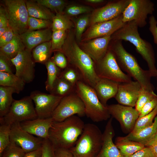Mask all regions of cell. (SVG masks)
Instances as JSON below:
<instances>
[{"instance_id":"cell-1","label":"cell","mask_w":157,"mask_h":157,"mask_svg":"<svg viewBox=\"0 0 157 157\" xmlns=\"http://www.w3.org/2000/svg\"><path fill=\"white\" fill-rule=\"evenodd\" d=\"M69 64L81 73L83 81L93 88L99 79L95 69V64L91 58L78 46L73 35H67L62 51Z\"/></svg>"},{"instance_id":"cell-2","label":"cell","mask_w":157,"mask_h":157,"mask_svg":"<svg viewBox=\"0 0 157 157\" xmlns=\"http://www.w3.org/2000/svg\"><path fill=\"white\" fill-rule=\"evenodd\" d=\"M109 49L114 55L121 69L138 82L142 89L154 91L155 88L151 83L149 71L143 69L136 58L124 47L121 40H113Z\"/></svg>"},{"instance_id":"cell-3","label":"cell","mask_w":157,"mask_h":157,"mask_svg":"<svg viewBox=\"0 0 157 157\" xmlns=\"http://www.w3.org/2000/svg\"><path fill=\"white\" fill-rule=\"evenodd\" d=\"M85 124L79 117L75 115L61 122H54L49 131L48 140L54 149L70 150L76 144Z\"/></svg>"},{"instance_id":"cell-4","label":"cell","mask_w":157,"mask_h":157,"mask_svg":"<svg viewBox=\"0 0 157 157\" xmlns=\"http://www.w3.org/2000/svg\"><path fill=\"white\" fill-rule=\"evenodd\" d=\"M138 27L134 21L125 23L123 26L111 35V39L128 41L133 44L137 52L147 63L151 77H156L157 69L155 65L153 47L150 42L141 37Z\"/></svg>"},{"instance_id":"cell-5","label":"cell","mask_w":157,"mask_h":157,"mask_svg":"<svg viewBox=\"0 0 157 157\" xmlns=\"http://www.w3.org/2000/svg\"><path fill=\"white\" fill-rule=\"evenodd\" d=\"M103 133L96 125L85 124L75 145L70 149L74 157H96L102 144Z\"/></svg>"},{"instance_id":"cell-6","label":"cell","mask_w":157,"mask_h":157,"mask_svg":"<svg viewBox=\"0 0 157 157\" xmlns=\"http://www.w3.org/2000/svg\"><path fill=\"white\" fill-rule=\"evenodd\" d=\"M75 92L84 104L85 115L92 121L99 122L110 118L107 106L101 102L92 87L83 81H79L76 84Z\"/></svg>"},{"instance_id":"cell-7","label":"cell","mask_w":157,"mask_h":157,"mask_svg":"<svg viewBox=\"0 0 157 157\" xmlns=\"http://www.w3.org/2000/svg\"><path fill=\"white\" fill-rule=\"evenodd\" d=\"M9 26L19 36L28 31L29 17L24 0L3 1Z\"/></svg>"},{"instance_id":"cell-8","label":"cell","mask_w":157,"mask_h":157,"mask_svg":"<svg viewBox=\"0 0 157 157\" xmlns=\"http://www.w3.org/2000/svg\"><path fill=\"white\" fill-rule=\"evenodd\" d=\"M95 64L96 73L100 78L119 83L132 81L131 78L121 69L113 53L109 49L104 56Z\"/></svg>"},{"instance_id":"cell-9","label":"cell","mask_w":157,"mask_h":157,"mask_svg":"<svg viewBox=\"0 0 157 157\" xmlns=\"http://www.w3.org/2000/svg\"><path fill=\"white\" fill-rule=\"evenodd\" d=\"M38 118L33 101L30 96L14 100L7 114L0 119V123L9 125Z\"/></svg>"},{"instance_id":"cell-10","label":"cell","mask_w":157,"mask_h":157,"mask_svg":"<svg viewBox=\"0 0 157 157\" xmlns=\"http://www.w3.org/2000/svg\"><path fill=\"white\" fill-rule=\"evenodd\" d=\"M76 114L79 117L85 115L84 104L75 92L62 98L51 117L54 122H60Z\"/></svg>"},{"instance_id":"cell-11","label":"cell","mask_w":157,"mask_h":157,"mask_svg":"<svg viewBox=\"0 0 157 157\" xmlns=\"http://www.w3.org/2000/svg\"><path fill=\"white\" fill-rule=\"evenodd\" d=\"M154 10V4L150 0H129L122 20L124 23L134 21L138 27L142 28L147 24L148 15H152Z\"/></svg>"},{"instance_id":"cell-12","label":"cell","mask_w":157,"mask_h":157,"mask_svg":"<svg viewBox=\"0 0 157 157\" xmlns=\"http://www.w3.org/2000/svg\"><path fill=\"white\" fill-rule=\"evenodd\" d=\"M108 112L118 121L122 132L129 134L133 131L139 117V112L133 107L119 104L107 105Z\"/></svg>"},{"instance_id":"cell-13","label":"cell","mask_w":157,"mask_h":157,"mask_svg":"<svg viewBox=\"0 0 157 157\" xmlns=\"http://www.w3.org/2000/svg\"><path fill=\"white\" fill-rule=\"evenodd\" d=\"M44 140L34 136L23 129L19 122L10 125V141L19 147L25 153L41 148Z\"/></svg>"},{"instance_id":"cell-14","label":"cell","mask_w":157,"mask_h":157,"mask_svg":"<svg viewBox=\"0 0 157 157\" xmlns=\"http://www.w3.org/2000/svg\"><path fill=\"white\" fill-rule=\"evenodd\" d=\"M35 103L38 118L46 119L51 117L62 97L38 90L31 92L30 96Z\"/></svg>"},{"instance_id":"cell-15","label":"cell","mask_w":157,"mask_h":157,"mask_svg":"<svg viewBox=\"0 0 157 157\" xmlns=\"http://www.w3.org/2000/svg\"><path fill=\"white\" fill-rule=\"evenodd\" d=\"M15 68V74L26 83L34 80L35 75V62L30 51L26 49L19 52L14 58L10 60Z\"/></svg>"},{"instance_id":"cell-16","label":"cell","mask_w":157,"mask_h":157,"mask_svg":"<svg viewBox=\"0 0 157 157\" xmlns=\"http://www.w3.org/2000/svg\"><path fill=\"white\" fill-rule=\"evenodd\" d=\"M129 0L111 1L101 7L95 9L90 15L91 25L112 20L122 14L128 6Z\"/></svg>"},{"instance_id":"cell-17","label":"cell","mask_w":157,"mask_h":157,"mask_svg":"<svg viewBox=\"0 0 157 157\" xmlns=\"http://www.w3.org/2000/svg\"><path fill=\"white\" fill-rule=\"evenodd\" d=\"M122 14L112 20L91 25L87 31L84 40H89L95 38L111 36L124 25Z\"/></svg>"},{"instance_id":"cell-18","label":"cell","mask_w":157,"mask_h":157,"mask_svg":"<svg viewBox=\"0 0 157 157\" xmlns=\"http://www.w3.org/2000/svg\"><path fill=\"white\" fill-rule=\"evenodd\" d=\"M142 87L136 81L119 83L115 99L120 104L135 106Z\"/></svg>"},{"instance_id":"cell-19","label":"cell","mask_w":157,"mask_h":157,"mask_svg":"<svg viewBox=\"0 0 157 157\" xmlns=\"http://www.w3.org/2000/svg\"><path fill=\"white\" fill-rule=\"evenodd\" d=\"M113 118L110 117L106 125L103 133L102 145L96 157H124L113 141L115 132Z\"/></svg>"},{"instance_id":"cell-20","label":"cell","mask_w":157,"mask_h":157,"mask_svg":"<svg viewBox=\"0 0 157 157\" xmlns=\"http://www.w3.org/2000/svg\"><path fill=\"white\" fill-rule=\"evenodd\" d=\"M111 39V36L92 39L83 43L82 49L96 63L106 55Z\"/></svg>"},{"instance_id":"cell-21","label":"cell","mask_w":157,"mask_h":157,"mask_svg":"<svg viewBox=\"0 0 157 157\" xmlns=\"http://www.w3.org/2000/svg\"><path fill=\"white\" fill-rule=\"evenodd\" d=\"M54 122L51 117L46 119L38 118L20 123L22 128L32 135L43 139H48L49 130Z\"/></svg>"},{"instance_id":"cell-22","label":"cell","mask_w":157,"mask_h":157,"mask_svg":"<svg viewBox=\"0 0 157 157\" xmlns=\"http://www.w3.org/2000/svg\"><path fill=\"white\" fill-rule=\"evenodd\" d=\"M52 32L50 28L33 31H27L18 36L30 51L39 44L51 40Z\"/></svg>"},{"instance_id":"cell-23","label":"cell","mask_w":157,"mask_h":157,"mask_svg":"<svg viewBox=\"0 0 157 157\" xmlns=\"http://www.w3.org/2000/svg\"><path fill=\"white\" fill-rule=\"evenodd\" d=\"M119 83L108 79L100 78L94 88L101 102L107 106L109 99L115 97Z\"/></svg>"},{"instance_id":"cell-24","label":"cell","mask_w":157,"mask_h":157,"mask_svg":"<svg viewBox=\"0 0 157 157\" xmlns=\"http://www.w3.org/2000/svg\"><path fill=\"white\" fill-rule=\"evenodd\" d=\"M114 143L124 157H131L145 147L140 143L129 139L126 136L117 137Z\"/></svg>"},{"instance_id":"cell-25","label":"cell","mask_w":157,"mask_h":157,"mask_svg":"<svg viewBox=\"0 0 157 157\" xmlns=\"http://www.w3.org/2000/svg\"><path fill=\"white\" fill-rule=\"evenodd\" d=\"M29 16L52 21L55 15L49 9L35 0L26 1Z\"/></svg>"},{"instance_id":"cell-26","label":"cell","mask_w":157,"mask_h":157,"mask_svg":"<svg viewBox=\"0 0 157 157\" xmlns=\"http://www.w3.org/2000/svg\"><path fill=\"white\" fill-rule=\"evenodd\" d=\"M157 132V115L151 125L135 133H130L126 136L129 139L145 146Z\"/></svg>"},{"instance_id":"cell-27","label":"cell","mask_w":157,"mask_h":157,"mask_svg":"<svg viewBox=\"0 0 157 157\" xmlns=\"http://www.w3.org/2000/svg\"><path fill=\"white\" fill-rule=\"evenodd\" d=\"M14 93H16L14 88L0 86V119L3 117L9 111L14 100L12 96Z\"/></svg>"},{"instance_id":"cell-28","label":"cell","mask_w":157,"mask_h":157,"mask_svg":"<svg viewBox=\"0 0 157 157\" xmlns=\"http://www.w3.org/2000/svg\"><path fill=\"white\" fill-rule=\"evenodd\" d=\"M26 47L18 35H15L13 39L5 46L0 48V54L11 60Z\"/></svg>"},{"instance_id":"cell-29","label":"cell","mask_w":157,"mask_h":157,"mask_svg":"<svg viewBox=\"0 0 157 157\" xmlns=\"http://www.w3.org/2000/svg\"><path fill=\"white\" fill-rule=\"evenodd\" d=\"M25 82L13 73L0 72V85L12 88L17 94L24 89Z\"/></svg>"},{"instance_id":"cell-30","label":"cell","mask_w":157,"mask_h":157,"mask_svg":"<svg viewBox=\"0 0 157 157\" xmlns=\"http://www.w3.org/2000/svg\"><path fill=\"white\" fill-rule=\"evenodd\" d=\"M51 40L41 43L35 47L32 56L35 63L45 64L50 59L51 51Z\"/></svg>"},{"instance_id":"cell-31","label":"cell","mask_w":157,"mask_h":157,"mask_svg":"<svg viewBox=\"0 0 157 157\" xmlns=\"http://www.w3.org/2000/svg\"><path fill=\"white\" fill-rule=\"evenodd\" d=\"M75 92L74 85L59 76L56 80L50 94L63 97Z\"/></svg>"},{"instance_id":"cell-32","label":"cell","mask_w":157,"mask_h":157,"mask_svg":"<svg viewBox=\"0 0 157 157\" xmlns=\"http://www.w3.org/2000/svg\"><path fill=\"white\" fill-rule=\"evenodd\" d=\"M47 70V78L45 83L46 90L50 92L53 88L54 84L61 72L58 67L51 60L49 59L45 64Z\"/></svg>"},{"instance_id":"cell-33","label":"cell","mask_w":157,"mask_h":157,"mask_svg":"<svg viewBox=\"0 0 157 157\" xmlns=\"http://www.w3.org/2000/svg\"><path fill=\"white\" fill-rule=\"evenodd\" d=\"M73 26L68 16L63 13H56L52 21L51 30H64L69 29Z\"/></svg>"},{"instance_id":"cell-34","label":"cell","mask_w":157,"mask_h":157,"mask_svg":"<svg viewBox=\"0 0 157 157\" xmlns=\"http://www.w3.org/2000/svg\"><path fill=\"white\" fill-rule=\"evenodd\" d=\"M59 76L74 85L79 81H83L82 76L79 71L70 65L61 71Z\"/></svg>"},{"instance_id":"cell-35","label":"cell","mask_w":157,"mask_h":157,"mask_svg":"<svg viewBox=\"0 0 157 157\" xmlns=\"http://www.w3.org/2000/svg\"><path fill=\"white\" fill-rule=\"evenodd\" d=\"M157 115V106L150 113L137 119L134 128L131 133H135L151 125Z\"/></svg>"},{"instance_id":"cell-36","label":"cell","mask_w":157,"mask_h":157,"mask_svg":"<svg viewBox=\"0 0 157 157\" xmlns=\"http://www.w3.org/2000/svg\"><path fill=\"white\" fill-rule=\"evenodd\" d=\"M65 31L59 30L52 31L51 36V51H61L67 36Z\"/></svg>"},{"instance_id":"cell-37","label":"cell","mask_w":157,"mask_h":157,"mask_svg":"<svg viewBox=\"0 0 157 157\" xmlns=\"http://www.w3.org/2000/svg\"><path fill=\"white\" fill-rule=\"evenodd\" d=\"M10 125L0 123V156L10 142Z\"/></svg>"},{"instance_id":"cell-38","label":"cell","mask_w":157,"mask_h":157,"mask_svg":"<svg viewBox=\"0 0 157 157\" xmlns=\"http://www.w3.org/2000/svg\"><path fill=\"white\" fill-rule=\"evenodd\" d=\"M39 4L43 6L56 13H62L66 5L65 2L63 0H36Z\"/></svg>"},{"instance_id":"cell-39","label":"cell","mask_w":157,"mask_h":157,"mask_svg":"<svg viewBox=\"0 0 157 157\" xmlns=\"http://www.w3.org/2000/svg\"><path fill=\"white\" fill-rule=\"evenodd\" d=\"M157 97L154 91L141 88L135 106V108L139 113L147 102Z\"/></svg>"},{"instance_id":"cell-40","label":"cell","mask_w":157,"mask_h":157,"mask_svg":"<svg viewBox=\"0 0 157 157\" xmlns=\"http://www.w3.org/2000/svg\"><path fill=\"white\" fill-rule=\"evenodd\" d=\"M52 24V21L49 20L41 19L29 16L28 23V31H33L50 28V26H51Z\"/></svg>"},{"instance_id":"cell-41","label":"cell","mask_w":157,"mask_h":157,"mask_svg":"<svg viewBox=\"0 0 157 157\" xmlns=\"http://www.w3.org/2000/svg\"><path fill=\"white\" fill-rule=\"evenodd\" d=\"M25 154L21 148L10 141L0 157H24Z\"/></svg>"},{"instance_id":"cell-42","label":"cell","mask_w":157,"mask_h":157,"mask_svg":"<svg viewBox=\"0 0 157 157\" xmlns=\"http://www.w3.org/2000/svg\"><path fill=\"white\" fill-rule=\"evenodd\" d=\"M90 15H87L79 17L76 24V37L78 42L81 41L82 35L90 22Z\"/></svg>"},{"instance_id":"cell-43","label":"cell","mask_w":157,"mask_h":157,"mask_svg":"<svg viewBox=\"0 0 157 157\" xmlns=\"http://www.w3.org/2000/svg\"><path fill=\"white\" fill-rule=\"evenodd\" d=\"M92 10L88 6L79 5H71L67 6L65 10L66 15L68 16H75L88 13Z\"/></svg>"},{"instance_id":"cell-44","label":"cell","mask_w":157,"mask_h":157,"mask_svg":"<svg viewBox=\"0 0 157 157\" xmlns=\"http://www.w3.org/2000/svg\"><path fill=\"white\" fill-rule=\"evenodd\" d=\"M51 60L59 68L64 69L68 65V61L65 54L61 51H55Z\"/></svg>"},{"instance_id":"cell-45","label":"cell","mask_w":157,"mask_h":157,"mask_svg":"<svg viewBox=\"0 0 157 157\" xmlns=\"http://www.w3.org/2000/svg\"><path fill=\"white\" fill-rule=\"evenodd\" d=\"M41 157H55L54 148L48 139L44 140Z\"/></svg>"},{"instance_id":"cell-46","label":"cell","mask_w":157,"mask_h":157,"mask_svg":"<svg viewBox=\"0 0 157 157\" xmlns=\"http://www.w3.org/2000/svg\"><path fill=\"white\" fill-rule=\"evenodd\" d=\"M157 106V97L149 101L144 105L139 113L138 119L141 118L150 113Z\"/></svg>"},{"instance_id":"cell-47","label":"cell","mask_w":157,"mask_h":157,"mask_svg":"<svg viewBox=\"0 0 157 157\" xmlns=\"http://www.w3.org/2000/svg\"><path fill=\"white\" fill-rule=\"evenodd\" d=\"M11 60L0 54V72L13 73Z\"/></svg>"},{"instance_id":"cell-48","label":"cell","mask_w":157,"mask_h":157,"mask_svg":"<svg viewBox=\"0 0 157 157\" xmlns=\"http://www.w3.org/2000/svg\"><path fill=\"white\" fill-rule=\"evenodd\" d=\"M15 35L9 26L7 31L0 36V47H1L11 41Z\"/></svg>"},{"instance_id":"cell-49","label":"cell","mask_w":157,"mask_h":157,"mask_svg":"<svg viewBox=\"0 0 157 157\" xmlns=\"http://www.w3.org/2000/svg\"><path fill=\"white\" fill-rule=\"evenodd\" d=\"M149 30L153 36L154 43L157 44V20L154 15L149 17Z\"/></svg>"},{"instance_id":"cell-50","label":"cell","mask_w":157,"mask_h":157,"mask_svg":"<svg viewBox=\"0 0 157 157\" xmlns=\"http://www.w3.org/2000/svg\"><path fill=\"white\" fill-rule=\"evenodd\" d=\"M131 157H155L150 149L145 147Z\"/></svg>"},{"instance_id":"cell-51","label":"cell","mask_w":157,"mask_h":157,"mask_svg":"<svg viewBox=\"0 0 157 157\" xmlns=\"http://www.w3.org/2000/svg\"><path fill=\"white\" fill-rule=\"evenodd\" d=\"M145 147L149 148L155 157H157V132Z\"/></svg>"},{"instance_id":"cell-52","label":"cell","mask_w":157,"mask_h":157,"mask_svg":"<svg viewBox=\"0 0 157 157\" xmlns=\"http://www.w3.org/2000/svg\"><path fill=\"white\" fill-rule=\"evenodd\" d=\"M55 157H74L69 149L57 148L54 149Z\"/></svg>"},{"instance_id":"cell-53","label":"cell","mask_w":157,"mask_h":157,"mask_svg":"<svg viewBox=\"0 0 157 157\" xmlns=\"http://www.w3.org/2000/svg\"><path fill=\"white\" fill-rule=\"evenodd\" d=\"M9 26L8 20L5 9L2 7L0 8V28Z\"/></svg>"},{"instance_id":"cell-54","label":"cell","mask_w":157,"mask_h":157,"mask_svg":"<svg viewBox=\"0 0 157 157\" xmlns=\"http://www.w3.org/2000/svg\"><path fill=\"white\" fill-rule=\"evenodd\" d=\"M42 147L34 151L26 153L24 157H41Z\"/></svg>"},{"instance_id":"cell-55","label":"cell","mask_w":157,"mask_h":157,"mask_svg":"<svg viewBox=\"0 0 157 157\" xmlns=\"http://www.w3.org/2000/svg\"><path fill=\"white\" fill-rule=\"evenodd\" d=\"M85 1L89 3H100L105 1L103 0H86Z\"/></svg>"},{"instance_id":"cell-56","label":"cell","mask_w":157,"mask_h":157,"mask_svg":"<svg viewBox=\"0 0 157 157\" xmlns=\"http://www.w3.org/2000/svg\"><path fill=\"white\" fill-rule=\"evenodd\" d=\"M9 27V26H4L0 28V36L7 31Z\"/></svg>"},{"instance_id":"cell-57","label":"cell","mask_w":157,"mask_h":157,"mask_svg":"<svg viewBox=\"0 0 157 157\" xmlns=\"http://www.w3.org/2000/svg\"><path fill=\"white\" fill-rule=\"evenodd\" d=\"M156 77L157 81V74L156 76ZM156 90H157V86H156Z\"/></svg>"}]
</instances>
